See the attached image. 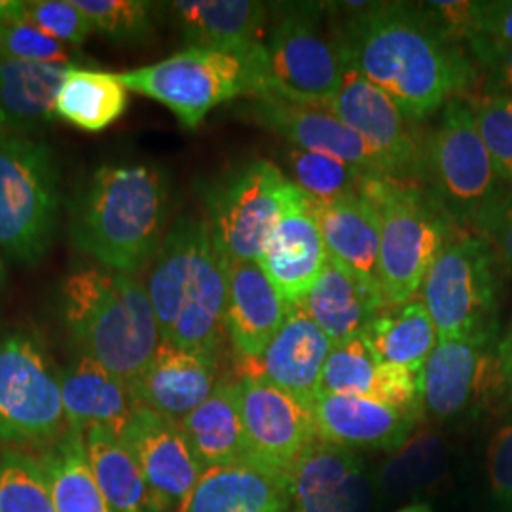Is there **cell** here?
I'll list each match as a JSON object with an SVG mask.
<instances>
[{"label":"cell","instance_id":"obj_1","mask_svg":"<svg viewBox=\"0 0 512 512\" xmlns=\"http://www.w3.org/2000/svg\"><path fill=\"white\" fill-rule=\"evenodd\" d=\"M334 27L344 65L380 88L406 120L420 124L476 88L463 42L442 31L425 4L346 2Z\"/></svg>","mask_w":512,"mask_h":512},{"label":"cell","instance_id":"obj_2","mask_svg":"<svg viewBox=\"0 0 512 512\" xmlns=\"http://www.w3.org/2000/svg\"><path fill=\"white\" fill-rule=\"evenodd\" d=\"M145 287L164 342L217 357L226 336L228 258L207 219L184 215L173 222Z\"/></svg>","mask_w":512,"mask_h":512},{"label":"cell","instance_id":"obj_3","mask_svg":"<svg viewBox=\"0 0 512 512\" xmlns=\"http://www.w3.org/2000/svg\"><path fill=\"white\" fill-rule=\"evenodd\" d=\"M169 190L154 165H101L73 205L74 245L99 266L135 275L158 253Z\"/></svg>","mask_w":512,"mask_h":512},{"label":"cell","instance_id":"obj_4","mask_svg":"<svg viewBox=\"0 0 512 512\" xmlns=\"http://www.w3.org/2000/svg\"><path fill=\"white\" fill-rule=\"evenodd\" d=\"M59 311L80 355L131 387L162 344L147 287L135 275L84 266L59 285Z\"/></svg>","mask_w":512,"mask_h":512},{"label":"cell","instance_id":"obj_5","mask_svg":"<svg viewBox=\"0 0 512 512\" xmlns=\"http://www.w3.org/2000/svg\"><path fill=\"white\" fill-rule=\"evenodd\" d=\"M380 217V287L387 306H401L420 293L423 281L458 224L418 183L370 177L363 186Z\"/></svg>","mask_w":512,"mask_h":512},{"label":"cell","instance_id":"obj_6","mask_svg":"<svg viewBox=\"0 0 512 512\" xmlns=\"http://www.w3.org/2000/svg\"><path fill=\"white\" fill-rule=\"evenodd\" d=\"M129 92L171 110L184 129L200 128L205 116L236 97L266 90L264 42L249 52L186 48L164 61L120 74Z\"/></svg>","mask_w":512,"mask_h":512},{"label":"cell","instance_id":"obj_7","mask_svg":"<svg viewBox=\"0 0 512 512\" xmlns=\"http://www.w3.org/2000/svg\"><path fill=\"white\" fill-rule=\"evenodd\" d=\"M61 207L59 165L31 133H0V255L35 264L48 253Z\"/></svg>","mask_w":512,"mask_h":512},{"label":"cell","instance_id":"obj_8","mask_svg":"<svg viewBox=\"0 0 512 512\" xmlns=\"http://www.w3.org/2000/svg\"><path fill=\"white\" fill-rule=\"evenodd\" d=\"M423 186L459 228L475 234L507 186L465 99L450 101L425 137Z\"/></svg>","mask_w":512,"mask_h":512},{"label":"cell","instance_id":"obj_9","mask_svg":"<svg viewBox=\"0 0 512 512\" xmlns=\"http://www.w3.org/2000/svg\"><path fill=\"white\" fill-rule=\"evenodd\" d=\"M507 262L475 232L459 230L421 287L439 340L499 332V298Z\"/></svg>","mask_w":512,"mask_h":512},{"label":"cell","instance_id":"obj_10","mask_svg":"<svg viewBox=\"0 0 512 512\" xmlns=\"http://www.w3.org/2000/svg\"><path fill=\"white\" fill-rule=\"evenodd\" d=\"M203 196L211 234L234 262H258L279 219L310 198L277 165L262 158L230 169Z\"/></svg>","mask_w":512,"mask_h":512},{"label":"cell","instance_id":"obj_11","mask_svg":"<svg viewBox=\"0 0 512 512\" xmlns=\"http://www.w3.org/2000/svg\"><path fill=\"white\" fill-rule=\"evenodd\" d=\"M323 4H287L264 40L268 80L260 97L329 110L346 65L334 37L321 33Z\"/></svg>","mask_w":512,"mask_h":512},{"label":"cell","instance_id":"obj_12","mask_svg":"<svg viewBox=\"0 0 512 512\" xmlns=\"http://www.w3.org/2000/svg\"><path fill=\"white\" fill-rule=\"evenodd\" d=\"M67 431L59 374L25 332L0 336V442L54 444Z\"/></svg>","mask_w":512,"mask_h":512},{"label":"cell","instance_id":"obj_13","mask_svg":"<svg viewBox=\"0 0 512 512\" xmlns=\"http://www.w3.org/2000/svg\"><path fill=\"white\" fill-rule=\"evenodd\" d=\"M499 332L439 340L421 370L423 414L458 420L501 403Z\"/></svg>","mask_w":512,"mask_h":512},{"label":"cell","instance_id":"obj_14","mask_svg":"<svg viewBox=\"0 0 512 512\" xmlns=\"http://www.w3.org/2000/svg\"><path fill=\"white\" fill-rule=\"evenodd\" d=\"M238 399L247 463L291 476L296 461L319 440L310 404L258 378H239Z\"/></svg>","mask_w":512,"mask_h":512},{"label":"cell","instance_id":"obj_15","mask_svg":"<svg viewBox=\"0 0 512 512\" xmlns=\"http://www.w3.org/2000/svg\"><path fill=\"white\" fill-rule=\"evenodd\" d=\"M329 110L365 141L389 179L423 183L425 139L380 88L346 67L342 88Z\"/></svg>","mask_w":512,"mask_h":512},{"label":"cell","instance_id":"obj_16","mask_svg":"<svg viewBox=\"0 0 512 512\" xmlns=\"http://www.w3.org/2000/svg\"><path fill=\"white\" fill-rule=\"evenodd\" d=\"M118 439L135 459L160 511H183L205 471L184 439L179 421L135 406Z\"/></svg>","mask_w":512,"mask_h":512},{"label":"cell","instance_id":"obj_17","mask_svg":"<svg viewBox=\"0 0 512 512\" xmlns=\"http://www.w3.org/2000/svg\"><path fill=\"white\" fill-rule=\"evenodd\" d=\"M245 114L260 128L279 135L294 148L338 158L359 167L370 177H387L384 165L365 141L330 110L275 97H251Z\"/></svg>","mask_w":512,"mask_h":512},{"label":"cell","instance_id":"obj_18","mask_svg":"<svg viewBox=\"0 0 512 512\" xmlns=\"http://www.w3.org/2000/svg\"><path fill=\"white\" fill-rule=\"evenodd\" d=\"M289 512H368L372 501L365 463L355 450L317 440L296 461Z\"/></svg>","mask_w":512,"mask_h":512},{"label":"cell","instance_id":"obj_19","mask_svg":"<svg viewBox=\"0 0 512 512\" xmlns=\"http://www.w3.org/2000/svg\"><path fill=\"white\" fill-rule=\"evenodd\" d=\"M332 342L310 317L294 308L256 359H238L239 378H258L310 404L321 387Z\"/></svg>","mask_w":512,"mask_h":512},{"label":"cell","instance_id":"obj_20","mask_svg":"<svg viewBox=\"0 0 512 512\" xmlns=\"http://www.w3.org/2000/svg\"><path fill=\"white\" fill-rule=\"evenodd\" d=\"M310 410L319 440L348 450H401L420 421L374 399L334 393H319Z\"/></svg>","mask_w":512,"mask_h":512},{"label":"cell","instance_id":"obj_21","mask_svg":"<svg viewBox=\"0 0 512 512\" xmlns=\"http://www.w3.org/2000/svg\"><path fill=\"white\" fill-rule=\"evenodd\" d=\"M217 357L160 344L143 374L129 387L137 406L181 421L217 387Z\"/></svg>","mask_w":512,"mask_h":512},{"label":"cell","instance_id":"obj_22","mask_svg":"<svg viewBox=\"0 0 512 512\" xmlns=\"http://www.w3.org/2000/svg\"><path fill=\"white\" fill-rule=\"evenodd\" d=\"M329 253L311 209V198L289 209L275 224L258 260L279 294L300 306L319 279Z\"/></svg>","mask_w":512,"mask_h":512},{"label":"cell","instance_id":"obj_23","mask_svg":"<svg viewBox=\"0 0 512 512\" xmlns=\"http://www.w3.org/2000/svg\"><path fill=\"white\" fill-rule=\"evenodd\" d=\"M294 308L275 289L258 262L228 260L226 334L238 359H256Z\"/></svg>","mask_w":512,"mask_h":512},{"label":"cell","instance_id":"obj_24","mask_svg":"<svg viewBox=\"0 0 512 512\" xmlns=\"http://www.w3.org/2000/svg\"><path fill=\"white\" fill-rule=\"evenodd\" d=\"M387 306L380 287L351 274L329 256L310 294L298 306L332 344L361 336Z\"/></svg>","mask_w":512,"mask_h":512},{"label":"cell","instance_id":"obj_25","mask_svg":"<svg viewBox=\"0 0 512 512\" xmlns=\"http://www.w3.org/2000/svg\"><path fill=\"white\" fill-rule=\"evenodd\" d=\"M188 48L249 52L258 48L268 6L255 0H177L169 4Z\"/></svg>","mask_w":512,"mask_h":512},{"label":"cell","instance_id":"obj_26","mask_svg":"<svg viewBox=\"0 0 512 512\" xmlns=\"http://www.w3.org/2000/svg\"><path fill=\"white\" fill-rule=\"evenodd\" d=\"M311 209L330 258L380 287V217L376 207L363 194H353L332 202L311 200Z\"/></svg>","mask_w":512,"mask_h":512},{"label":"cell","instance_id":"obj_27","mask_svg":"<svg viewBox=\"0 0 512 512\" xmlns=\"http://www.w3.org/2000/svg\"><path fill=\"white\" fill-rule=\"evenodd\" d=\"M59 384L67 427L84 433L92 427H103L120 435L137 406L128 385L84 355H78L59 372Z\"/></svg>","mask_w":512,"mask_h":512},{"label":"cell","instance_id":"obj_28","mask_svg":"<svg viewBox=\"0 0 512 512\" xmlns=\"http://www.w3.org/2000/svg\"><path fill=\"white\" fill-rule=\"evenodd\" d=\"M289 476L249 463L213 467L203 473L181 512H289Z\"/></svg>","mask_w":512,"mask_h":512},{"label":"cell","instance_id":"obj_29","mask_svg":"<svg viewBox=\"0 0 512 512\" xmlns=\"http://www.w3.org/2000/svg\"><path fill=\"white\" fill-rule=\"evenodd\" d=\"M74 63L0 57V126L29 133L55 120V97Z\"/></svg>","mask_w":512,"mask_h":512},{"label":"cell","instance_id":"obj_30","mask_svg":"<svg viewBox=\"0 0 512 512\" xmlns=\"http://www.w3.org/2000/svg\"><path fill=\"white\" fill-rule=\"evenodd\" d=\"M179 425L203 471L247 463L238 380H220L207 401L184 416Z\"/></svg>","mask_w":512,"mask_h":512},{"label":"cell","instance_id":"obj_31","mask_svg":"<svg viewBox=\"0 0 512 512\" xmlns=\"http://www.w3.org/2000/svg\"><path fill=\"white\" fill-rule=\"evenodd\" d=\"M128 93L120 74L73 65L55 97V118L84 131H103L128 109Z\"/></svg>","mask_w":512,"mask_h":512},{"label":"cell","instance_id":"obj_32","mask_svg":"<svg viewBox=\"0 0 512 512\" xmlns=\"http://www.w3.org/2000/svg\"><path fill=\"white\" fill-rule=\"evenodd\" d=\"M84 437L93 476L110 512H162L118 435L103 427H92Z\"/></svg>","mask_w":512,"mask_h":512},{"label":"cell","instance_id":"obj_33","mask_svg":"<svg viewBox=\"0 0 512 512\" xmlns=\"http://www.w3.org/2000/svg\"><path fill=\"white\" fill-rule=\"evenodd\" d=\"M363 336L380 361L408 368H423L439 342L429 311L416 298L401 306H385Z\"/></svg>","mask_w":512,"mask_h":512},{"label":"cell","instance_id":"obj_34","mask_svg":"<svg viewBox=\"0 0 512 512\" xmlns=\"http://www.w3.org/2000/svg\"><path fill=\"white\" fill-rule=\"evenodd\" d=\"M40 461L48 475L55 512H110L93 476L84 431L67 427Z\"/></svg>","mask_w":512,"mask_h":512},{"label":"cell","instance_id":"obj_35","mask_svg":"<svg viewBox=\"0 0 512 512\" xmlns=\"http://www.w3.org/2000/svg\"><path fill=\"white\" fill-rule=\"evenodd\" d=\"M293 181L315 202H332L353 194H361L370 175L359 167L338 158L291 148L285 156Z\"/></svg>","mask_w":512,"mask_h":512},{"label":"cell","instance_id":"obj_36","mask_svg":"<svg viewBox=\"0 0 512 512\" xmlns=\"http://www.w3.org/2000/svg\"><path fill=\"white\" fill-rule=\"evenodd\" d=\"M382 361L365 336H353L332 344L321 376L319 393L353 395L372 399Z\"/></svg>","mask_w":512,"mask_h":512},{"label":"cell","instance_id":"obj_37","mask_svg":"<svg viewBox=\"0 0 512 512\" xmlns=\"http://www.w3.org/2000/svg\"><path fill=\"white\" fill-rule=\"evenodd\" d=\"M93 31L118 46H145L156 35V4L147 0H76Z\"/></svg>","mask_w":512,"mask_h":512},{"label":"cell","instance_id":"obj_38","mask_svg":"<svg viewBox=\"0 0 512 512\" xmlns=\"http://www.w3.org/2000/svg\"><path fill=\"white\" fill-rule=\"evenodd\" d=\"M0 512H55L50 482L40 458L23 452L0 456Z\"/></svg>","mask_w":512,"mask_h":512},{"label":"cell","instance_id":"obj_39","mask_svg":"<svg viewBox=\"0 0 512 512\" xmlns=\"http://www.w3.org/2000/svg\"><path fill=\"white\" fill-rule=\"evenodd\" d=\"M475 99L467 103L473 110L478 133L501 181L512 184V95H478Z\"/></svg>","mask_w":512,"mask_h":512},{"label":"cell","instance_id":"obj_40","mask_svg":"<svg viewBox=\"0 0 512 512\" xmlns=\"http://www.w3.org/2000/svg\"><path fill=\"white\" fill-rule=\"evenodd\" d=\"M25 21L63 44L82 46L93 35L92 21L78 8L76 0L29 2Z\"/></svg>","mask_w":512,"mask_h":512},{"label":"cell","instance_id":"obj_41","mask_svg":"<svg viewBox=\"0 0 512 512\" xmlns=\"http://www.w3.org/2000/svg\"><path fill=\"white\" fill-rule=\"evenodd\" d=\"M465 46L475 63L480 95H512V42L471 37L465 40Z\"/></svg>","mask_w":512,"mask_h":512},{"label":"cell","instance_id":"obj_42","mask_svg":"<svg viewBox=\"0 0 512 512\" xmlns=\"http://www.w3.org/2000/svg\"><path fill=\"white\" fill-rule=\"evenodd\" d=\"M0 57L33 63H71L67 44L48 37L25 19L8 23Z\"/></svg>","mask_w":512,"mask_h":512},{"label":"cell","instance_id":"obj_43","mask_svg":"<svg viewBox=\"0 0 512 512\" xmlns=\"http://www.w3.org/2000/svg\"><path fill=\"white\" fill-rule=\"evenodd\" d=\"M439 467V448L431 440H423L389 463L384 475L385 488L391 492L416 490L425 486Z\"/></svg>","mask_w":512,"mask_h":512},{"label":"cell","instance_id":"obj_44","mask_svg":"<svg viewBox=\"0 0 512 512\" xmlns=\"http://www.w3.org/2000/svg\"><path fill=\"white\" fill-rule=\"evenodd\" d=\"M486 465L495 512H512V420L495 431Z\"/></svg>","mask_w":512,"mask_h":512},{"label":"cell","instance_id":"obj_45","mask_svg":"<svg viewBox=\"0 0 512 512\" xmlns=\"http://www.w3.org/2000/svg\"><path fill=\"white\" fill-rule=\"evenodd\" d=\"M488 239L507 266H512V184H507L499 200L480 222L478 232Z\"/></svg>","mask_w":512,"mask_h":512},{"label":"cell","instance_id":"obj_46","mask_svg":"<svg viewBox=\"0 0 512 512\" xmlns=\"http://www.w3.org/2000/svg\"><path fill=\"white\" fill-rule=\"evenodd\" d=\"M471 37L512 42V0H475Z\"/></svg>","mask_w":512,"mask_h":512},{"label":"cell","instance_id":"obj_47","mask_svg":"<svg viewBox=\"0 0 512 512\" xmlns=\"http://www.w3.org/2000/svg\"><path fill=\"white\" fill-rule=\"evenodd\" d=\"M499 359V380H501V404L512 410V317L505 334L497 346Z\"/></svg>","mask_w":512,"mask_h":512},{"label":"cell","instance_id":"obj_48","mask_svg":"<svg viewBox=\"0 0 512 512\" xmlns=\"http://www.w3.org/2000/svg\"><path fill=\"white\" fill-rule=\"evenodd\" d=\"M29 2L25 0H0V21L6 23H16L23 21L27 14Z\"/></svg>","mask_w":512,"mask_h":512},{"label":"cell","instance_id":"obj_49","mask_svg":"<svg viewBox=\"0 0 512 512\" xmlns=\"http://www.w3.org/2000/svg\"><path fill=\"white\" fill-rule=\"evenodd\" d=\"M397 512H433V509L427 503H412V505H406L401 511Z\"/></svg>","mask_w":512,"mask_h":512},{"label":"cell","instance_id":"obj_50","mask_svg":"<svg viewBox=\"0 0 512 512\" xmlns=\"http://www.w3.org/2000/svg\"><path fill=\"white\" fill-rule=\"evenodd\" d=\"M6 27H8V23H6V21H0V54H2V40H4Z\"/></svg>","mask_w":512,"mask_h":512},{"label":"cell","instance_id":"obj_51","mask_svg":"<svg viewBox=\"0 0 512 512\" xmlns=\"http://www.w3.org/2000/svg\"><path fill=\"white\" fill-rule=\"evenodd\" d=\"M4 277H6V272H4V260H2V255H0V287H2V283H4Z\"/></svg>","mask_w":512,"mask_h":512},{"label":"cell","instance_id":"obj_52","mask_svg":"<svg viewBox=\"0 0 512 512\" xmlns=\"http://www.w3.org/2000/svg\"><path fill=\"white\" fill-rule=\"evenodd\" d=\"M4 131H8V129H4L2 126H0V133H4Z\"/></svg>","mask_w":512,"mask_h":512}]
</instances>
